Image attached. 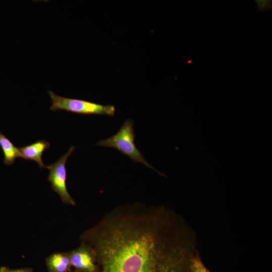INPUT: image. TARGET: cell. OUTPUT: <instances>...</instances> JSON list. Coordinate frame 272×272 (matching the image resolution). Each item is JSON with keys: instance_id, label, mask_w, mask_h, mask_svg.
Here are the masks:
<instances>
[{"instance_id": "cell-1", "label": "cell", "mask_w": 272, "mask_h": 272, "mask_svg": "<svg viewBox=\"0 0 272 272\" xmlns=\"http://www.w3.org/2000/svg\"><path fill=\"white\" fill-rule=\"evenodd\" d=\"M185 224L162 206H118L84 232L98 272H189L192 244Z\"/></svg>"}, {"instance_id": "cell-2", "label": "cell", "mask_w": 272, "mask_h": 272, "mask_svg": "<svg viewBox=\"0 0 272 272\" xmlns=\"http://www.w3.org/2000/svg\"><path fill=\"white\" fill-rule=\"evenodd\" d=\"M133 125L134 121L132 119H126L116 134L109 138L99 141L95 145L116 149L122 154L129 157L134 162L141 163L164 176L163 174L154 168L146 161L143 154L135 146Z\"/></svg>"}, {"instance_id": "cell-3", "label": "cell", "mask_w": 272, "mask_h": 272, "mask_svg": "<svg viewBox=\"0 0 272 272\" xmlns=\"http://www.w3.org/2000/svg\"><path fill=\"white\" fill-rule=\"evenodd\" d=\"M48 94L51 100L50 110L52 111L63 110L79 114L109 116L114 115L115 112L113 105H104L86 100L66 98L57 95L51 90L48 91Z\"/></svg>"}, {"instance_id": "cell-4", "label": "cell", "mask_w": 272, "mask_h": 272, "mask_svg": "<svg viewBox=\"0 0 272 272\" xmlns=\"http://www.w3.org/2000/svg\"><path fill=\"white\" fill-rule=\"evenodd\" d=\"M75 149V147L72 146L68 151L61 156L57 161L46 166V168L49 171L48 180L51 183L52 189L58 194L64 203L72 206H75L76 202L67 189L65 164Z\"/></svg>"}, {"instance_id": "cell-5", "label": "cell", "mask_w": 272, "mask_h": 272, "mask_svg": "<svg viewBox=\"0 0 272 272\" xmlns=\"http://www.w3.org/2000/svg\"><path fill=\"white\" fill-rule=\"evenodd\" d=\"M68 253L74 269L82 272H98L95 252L88 244L81 241L78 247Z\"/></svg>"}, {"instance_id": "cell-6", "label": "cell", "mask_w": 272, "mask_h": 272, "mask_svg": "<svg viewBox=\"0 0 272 272\" xmlns=\"http://www.w3.org/2000/svg\"><path fill=\"white\" fill-rule=\"evenodd\" d=\"M50 148V144L44 140H38L30 145L18 148L21 158L26 160H32L38 164L40 168H46L42 160L45 150Z\"/></svg>"}, {"instance_id": "cell-7", "label": "cell", "mask_w": 272, "mask_h": 272, "mask_svg": "<svg viewBox=\"0 0 272 272\" xmlns=\"http://www.w3.org/2000/svg\"><path fill=\"white\" fill-rule=\"evenodd\" d=\"M48 272H71L72 265L67 252H56L45 259Z\"/></svg>"}, {"instance_id": "cell-8", "label": "cell", "mask_w": 272, "mask_h": 272, "mask_svg": "<svg viewBox=\"0 0 272 272\" xmlns=\"http://www.w3.org/2000/svg\"><path fill=\"white\" fill-rule=\"evenodd\" d=\"M0 146L4 153V163L5 165H11L14 163L16 158H21L18 148L1 132Z\"/></svg>"}, {"instance_id": "cell-9", "label": "cell", "mask_w": 272, "mask_h": 272, "mask_svg": "<svg viewBox=\"0 0 272 272\" xmlns=\"http://www.w3.org/2000/svg\"><path fill=\"white\" fill-rule=\"evenodd\" d=\"M189 272H211L196 255L191 259Z\"/></svg>"}, {"instance_id": "cell-10", "label": "cell", "mask_w": 272, "mask_h": 272, "mask_svg": "<svg viewBox=\"0 0 272 272\" xmlns=\"http://www.w3.org/2000/svg\"><path fill=\"white\" fill-rule=\"evenodd\" d=\"M257 4L258 11H265L267 10H271L272 3L271 0H255Z\"/></svg>"}, {"instance_id": "cell-11", "label": "cell", "mask_w": 272, "mask_h": 272, "mask_svg": "<svg viewBox=\"0 0 272 272\" xmlns=\"http://www.w3.org/2000/svg\"><path fill=\"white\" fill-rule=\"evenodd\" d=\"M10 272H33V270L30 267L10 269Z\"/></svg>"}, {"instance_id": "cell-12", "label": "cell", "mask_w": 272, "mask_h": 272, "mask_svg": "<svg viewBox=\"0 0 272 272\" xmlns=\"http://www.w3.org/2000/svg\"><path fill=\"white\" fill-rule=\"evenodd\" d=\"M10 269L7 266H3L0 267V272H10Z\"/></svg>"}, {"instance_id": "cell-13", "label": "cell", "mask_w": 272, "mask_h": 272, "mask_svg": "<svg viewBox=\"0 0 272 272\" xmlns=\"http://www.w3.org/2000/svg\"><path fill=\"white\" fill-rule=\"evenodd\" d=\"M71 272H82V271L74 269L73 270H72Z\"/></svg>"}]
</instances>
